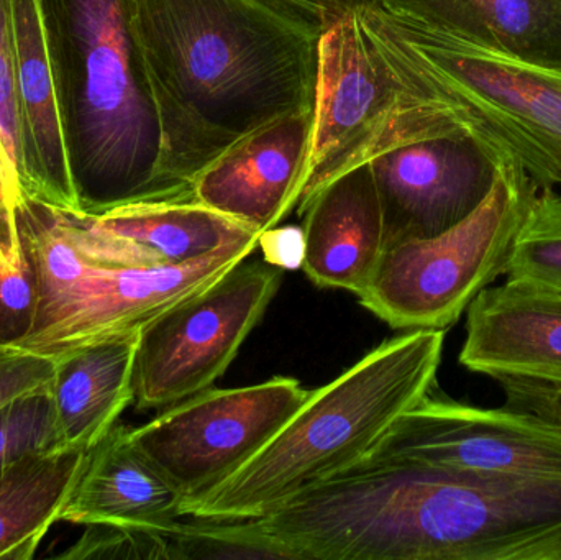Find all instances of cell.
Here are the masks:
<instances>
[{
    "instance_id": "cell-20",
    "label": "cell",
    "mask_w": 561,
    "mask_h": 560,
    "mask_svg": "<svg viewBox=\"0 0 561 560\" xmlns=\"http://www.w3.org/2000/svg\"><path fill=\"white\" fill-rule=\"evenodd\" d=\"M88 454H36L0 469V560L35 558L46 533L58 523Z\"/></svg>"
},
{
    "instance_id": "cell-30",
    "label": "cell",
    "mask_w": 561,
    "mask_h": 560,
    "mask_svg": "<svg viewBox=\"0 0 561 560\" xmlns=\"http://www.w3.org/2000/svg\"><path fill=\"white\" fill-rule=\"evenodd\" d=\"M20 199L22 197L13 183L0 147V247L20 245L15 222V206Z\"/></svg>"
},
{
    "instance_id": "cell-23",
    "label": "cell",
    "mask_w": 561,
    "mask_h": 560,
    "mask_svg": "<svg viewBox=\"0 0 561 560\" xmlns=\"http://www.w3.org/2000/svg\"><path fill=\"white\" fill-rule=\"evenodd\" d=\"M39 283L22 243L0 247V344L19 345L38 322Z\"/></svg>"
},
{
    "instance_id": "cell-26",
    "label": "cell",
    "mask_w": 561,
    "mask_h": 560,
    "mask_svg": "<svg viewBox=\"0 0 561 560\" xmlns=\"http://www.w3.org/2000/svg\"><path fill=\"white\" fill-rule=\"evenodd\" d=\"M55 370V355L0 344V408L23 395L48 388Z\"/></svg>"
},
{
    "instance_id": "cell-29",
    "label": "cell",
    "mask_w": 561,
    "mask_h": 560,
    "mask_svg": "<svg viewBox=\"0 0 561 560\" xmlns=\"http://www.w3.org/2000/svg\"><path fill=\"white\" fill-rule=\"evenodd\" d=\"M280 5L290 7L297 12L307 13L322 20L325 25L346 13L359 10L379 9L382 0H275Z\"/></svg>"
},
{
    "instance_id": "cell-7",
    "label": "cell",
    "mask_w": 561,
    "mask_h": 560,
    "mask_svg": "<svg viewBox=\"0 0 561 560\" xmlns=\"http://www.w3.org/2000/svg\"><path fill=\"white\" fill-rule=\"evenodd\" d=\"M268 260L240 262L209 288L145 325L135 357V407L167 410L226 374L283 285Z\"/></svg>"
},
{
    "instance_id": "cell-27",
    "label": "cell",
    "mask_w": 561,
    "mask_h": 560,
    "mask_svg": "<svg viewBox=\"0 0 561 560\" xmlns=\"http://www.w3.org/2000/svg\"><path fill=\"white\" fill-rule=\"evenodd\" d=\"M507 404L540 414L561 424V387L537 381L504 380Z\"/></svg>"
},
{
    "instance_id": "cell-8",
    "label": "cell",
    "mask_w": 561,
    "mask_h": 560,
    "mask_svg": "<svg viewBox=\"0 0 561 560\" xmlns=\"http://www.w3.org/2000/svg\"><path fill=\"white\" fill-rule=\"evenodd\" d=\"M296 378L201 391L161 410L130 439L184 502L226 482L249 464L309 400ZM183 502V503H184Z\"/></svg>"
},
{
    "instance_id": "cell-19",
    "label": "cell",
    "mask_w": 561,
    "mask_h": 560,
    "mask_svg": "<svg viewBox=\"0 0 561 560\" xmlns=\"http://www.w3.org/2000/svg\"><path fill=\"white\" fill-rule=\"evenodd\" d=\"M140 332L55 355L51 391L62 450H91L135 401Z\"/></svg>"
},
{
    "instance_id": "cell-12",
    "label": "cell",
    "mask_w": 561,
    "mask_h": 560,
    "mask_svg": "<svg viewBox=\"0 0 561 560\" xmlns=\"http://www.w3.org/2000/svg\"><path fill=\"white\" fill-rule=\"evenodd\" d=\"M68 216L85 259L105 268L181 265L224 247L259 242L262 237L245 224L194 199Z\"/></svg>"
},
{
    "instance_id": "cell-25",
    "label": "cell",
    "mask_w": 561,
    "mask_h": 560,
    "mask_svg": "<svg viewBox=\"0 0 561 560\" xmlns=\"http://www.w3.org/2000/svg\"><path fill=\"white\" fill-rule=\"evenodd\" d=\"M0 147H2L13 183L20 193L22 147H20L19 115H16L15 101L12 0H0Z\"/></svg>"
},
{
    "instance_id": "cell-21",
    "label": "cell",
    "mask_w": 561,
    "mask_h": 560,
    "mask_svg": "<svg viewBox=\"0 0 561 560\" xmlns=\"http://www.w3.org/2000/svg\"><path fill=\"white\" fill-rule=\"evenodd\" d=\"M504 275L561 292V194L539 190L517 232Z\"/></svg>"
},
{
    "instance_id": "cell-4",
    "label": "cell",
    "mask_w": 561,
    "mask_h": 560,
    "mask_svg": "<svg viewBox=\"0 0 561 560\" xmlns=\"http://www.w3.org/2000/svg\"><path fill=\"white\" fill-rule=\"evenodd\" d=\"M473 132L451 107L385 9L333 20L319 48L312 147L297 213L340 174L391 148Z\"/></svg>"
},
{
    "instance_id": "cell-11",
    "label": "cell",
    "mask_w": 561,
    "mask_h": 560,
    "mask_svg": "<svg viewBox=\"0 0 561 560\" xmlns=\"http://www.w3.org/2000/svg\"><path fill=\"white\" fill-rule=\"evenodd\" d=\"M506 157L493 141L467 130L411 141L368 161L386 249L440 236L471 216L491 193Z\"/></svg>"
},
{
    "instance_id": "cell-24",
    "label": "cell",
    "mask_w": 561,
    "mask_h": 560,
    "mask_svg": "<svg viewBox=\"0 0 561 560\" xmlns=\"http://www.w3.org/2000/svg\"><path fill=\"white\" fill-rule=\"evenodd\" d=\"M81 538L65 552L62 560H157L174 559V539L167 532L117 525L84 526Z\"/></svg>"
},
{
    "instance_id": "cell-2",
    "label": "cell",
    "mask_w": 561,
    "mask_h": 560,
    "mask_svg": "<svg viewBox=\"0 0 561 560\" xmlns=\"http://www.w3.org/2000/svg\"><path fill=\"white\" fill-rule=\"evenodd\" d=\"M36 2L81 214L163 203L160 118L127 0Z\"/></svg>"
},
{
    "instance_id": "cell-1",
    "label": "cell",
    "mask_w": 561,
    "mask_h": 560,
    "mask_svg": "<svg viewBox=\"0 0 561 560\" xmlns=\"http://www.w3.org/2000/svg\"><path fill=\"white\" fill-rule=\"evenodd\" d=\"M161 128L164 199L260 128L316 107L325 23L275 0H127Z\"/></svg>"
},
{
    "instance_id": "cell-10",
    "label": "cell",
    "mask_w": 561,
    "mask_h": 560,
    "mask_svg": "<svg viewBox=\"0 0 561 560\" xmlns=\"http://www.w3.org/2000/svg\"><path fill=\"white\" fill-rule=\"evenodd\" d=\"M259 245L260 240L236 243L181 265H92L68 295L39 312L35 331L19 347L61 355L140 332L178 302L209 288Z\"/></svg>"
},
{
    "instance_id": "cell-15",
    "label": "cell",
    "mask_w": 561,
    "mask_h": 560,
    "mask_svg": "<svg viewBox=\"0 0 561 560\" xmlns=\"http://www.w3.org/2000/svg\"><path fill=\"white\" fill-rule=\"evenodd\" d=\"M20 194L65 213L81 214L36 0H12Z\"/></svg>"
},
{
    "instance_id": "cell-22",
    "label": "cell",
    "mask_w": 561,
    "mask_h": 560,
    "mask_svg": "<svg viewBox=\"0 0 561 560\" xmlns=\"http://www.w3.org/2000/svg\"><path fill=\"white\" fill-rule=\"evenodd\" d=\"M49 387L0 408V469L36 454L62 450Z\"/></svg>"
},
{
    "instance_id": "cell-14",
    "label": "cell",
    "mask_w": 561,
    "mask_h": 560,
    "mask_svg": "<svg viewBox=\"0 0 561 560\" xmlns=\"http://www.w3.org/2000/svg\"><path fill=\"white\" fill-rule=\"evenodd\" d=\"M460 364L496 380L561 387V292L507 278L467 309Z\"/></svg>"
},
{
    "instance_id": "cell-28",
    "label": "cell",
    "mask_w": 561,
    "mask_h": 560,
    "mask_svg": "<svg viewBox=\"0 0 561 560\" xmlns=\"http://www.w3.org/2000/svg\"><path fill=\"white\" fill-rule=\"evenodd\" d=\"M260 243H263L266 260L279 268H294L296 265H302L304 237L302 229H272L260 237Z\"/></svg>"
},
{
    "instance_id": "cell-13",
    "label": "cell",
    "mask_w": 561,
    "mask_h": 560,
    "mask_svg": "<svg viewBox=\"0 0 561 560\" xmlns=\"http://www.w3.org/2000/svg\"><path fill=\"white\" fill-rule=\"evenodd\" d=\"M313 108L260 128L217 158L193 186V199L260 236L299 203L312 147Z\"/></svg>"
},
{
    "instance_id": "cell-5",
    "label": "cell",
    "mask_w": 561,
    "mask_h": 560,
    "mask_svg": "<svg viewBox=\"0 0 561 560\" xmlns=\"http://www.w3.org/2000/svg\"><path fill=\"white\" fill-rule=\"evenodd\" d=\"M539 187L514 157L501 160L491 193L440 236L389 247L359 302L398 331L445 329L504 275Z\"/></svg>"
},
{
    "instance_id": "cell-18",
    "label": "cell",
    "mask_w": 561,
    "mask_h": 560,
    "mask_svg": "<svg viewBox=\"0 0 561 560\" xmlns=\"http://www.w3.org/2000/svg\"><path fill=\"white\" fill-rule=\"evenodd\" d=\"M382 9L561 71V0H382Z\"/></svg>"
},
{
    "instance_id": "cell-9",
    "label": "cell",
    "mask_w": 561,
    "mask_h": 560,
    "mask_svg": "<svg viewBox=\"0 0 561 560\" xmlns=\"http://www.w3.org/2000/svg\"><path fill=\"white\" fill-rule=\"evenodd\" d=\"M358 466L561 480V424L511 404L490 410L428 395Z\"/></svg>"
},
{
    "instance_id": "cell-6",
    "label": "cell",
    "mask_w": 561,
    "mask_h": 560,
    "mask_svg": "<svg viewBox=\"0 0 561 560\" xmlns=\"http://www.w3.org/2000/svg\"><path fill=\"white\" fill-rule=\"evenodd\" d=\"M385 15L471 130L516 158L539 190L561 194V71Z\"/></svg>"
},
{
    "instance_id": "cell-3",
    "label": "cell",
    "mask_w": 561,
    "mask_h": 560,
    "mask_svg": "<svg viewBox=\"0 0 561 560\" xmlns=\"http://www.w3.org/2000/svg\"><path fill=\"white\" fill-rule=\"evenodd\" d=\"M445 331H408L312 391L286 426L226 482L183 503V518L245 522L358 466L389 427L431 395Z\"/></svg>"
},
{
    "instance_id": "cell-16",
    "label": "cell",
    "mask_w": 561,
    "mask_h": 560,
    "mask_svg": "<svg viewBox=\"0 0 561 560\" xmlns=\"http://www.w3.org/2000/svg\"><path fill=\"white\" fill-rule=\"evenodd\" d=\"M300 216V266L310 282L362 295L386 252L381 204L369 163L330 181Z\"/></svg>"
},
{
    "instance_id": "cell-17",
    "label": "cell",
    "mask_w": 561,
    "mask_h": 560,
    "mask_svg": "<svg viewBox=\"0 0 561 560\" xmlns=\"http://www.w3.org/2000/svg\"><path fill=\"white\" fill-rule=\"evenodd\" d=\"M183 502L131 443L130 427L117 423L89 450L58 522L167 532L183 518Z\"/></svg>"
}]
</instances>
